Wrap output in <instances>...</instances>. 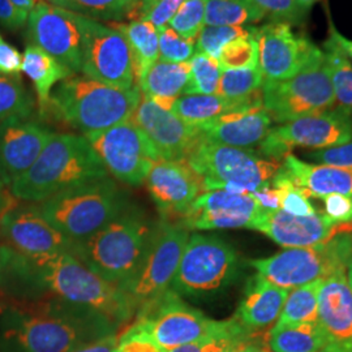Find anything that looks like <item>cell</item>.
Wrapping results in <instances>:
<instances>
[{"label":"cell","mask_w":352,"mask_h":352,"mask_svg":"<svg viewBox=\"0 0 352 352\" xmlns=\"http://www.w3.org/2000/svg\"><path fill=\"white\" fill-rule=\"evenodd\" d=\"M186 162L200 176L205 190L252 193L270 187L280 164L252 149L231 148L200 139Z\"/></svg>","instance_id":"cell-8"},{"label":"cell","mask_w":352,"mask_h":352,"mask_svg":"<svg viewBox=\"0 0 352 352\" xmlns=\"http://www.w3.org/2000/svg\"><path fill=\"white\" fill-rule=\"evenodd\" d=\"M23 55L0 34V75L20 78Z\"/></svg>","instance_id":"cell-48"},{"label":"cell","mask_w":352,"mask_h":352,"mask_svg":"<svg viewBox=\"0 0 352 352\" xmlns=\"http://www.w3.org/2000/svg\"><path fill=\"white\" fill-rule=\"evenodd\" d=\"M126 197L109 176L67 189L38 204L45 219L72 243L87 239L126 210Z\"/></svg>","instance_id":"cell-7"},{"label":"cell","mask_w":352,"mask_h":352,"mask_svg":"<svg viewBox=\"0 0 352 352\" xmlns=\"http://www.w3.org/2000/svg\"><path fill=\"white\" fill-rule=\"evenodd\" d=\"M84 136L107 173L126 186L145 183L153 164L161 161L149 139L131 120Z\"/></svg>","instance_id":"cell-13"},{"label":"cell","mask_w":352,"mask_h":352,"mask_svg":"<svg viewBox=\"0 0 352 352\" xmlns=\"http://www.w3.org/2000/svg\"><path fill=\"white\" fill-rule=\"evenodd\" d=\"M252 230L263 232L280 247L305 248L324 243L340 234L352 232V222L338 223L325 213L299 217L283 210H263Z\"/></svg>","instance_id":"cell-21"},{"label":"cell","mask_w":352,"mask_h":352,"mask_svg":"<svg viewBox=\"0 0 352 352\" xmlns=\"http://www.w3.org/2000/svg\"><path fill=\"white\" fill-rule=\"evenodd\" d=\"M155 226L141 214L124 210L91 236L74 243L71 253L97 276L119 287L139 269Z\"/></svg>","instance_id":"cell-4"},{"label":"cell","mask_w":352,"mask_h":352,"mask_svg":"<svg viewBox=\"0 0 352 352\" xmlns=\"http://www.w3.org/2000/svg\"><path fill=\"white\" fill-rule=\"evenodd\" d=\"M351 260L352 232H349L312 247L289 248L272 257L253 260L251 265L272 285L291 289L346 272Z\"/></svg>","instance_id":"cell-9"},{"label":"cell","mask_w":352,"mask_h":352,"mask_svg":"<svg viewBox=\"0 0 352 352\" xmlns=\"http://www.w3.org/2000/svg\"><path fill=\"white\" fill-rule=\"evenodd\" d=\"M28 17L19 12L11 0H0V25L8 30H17L25 25Z\"/></svg>","instance_id":"cell-51"},{"label":"cell","mask_w":352,"mask_h":352,"mask_svg":"<svg viewBox=\"0 0 352 352\" xmlns=\"http://www.w3.org/2000/svg\"><path fill=\"white\" fill-rule=\"evenodd\" d=\"M253 33L258 45V68L264 84L296 75L318 49L308 38L295 33L289 23L272 21L254 28Z\"/></svg>","instance_id":"cell-17"},{"label":"cell","mask_w":352,"mask_h":352,"mask_svg":"<svg viewBox=\"0 0 352 352\" xmlns=\"http://www.w3.org/2000/svg\"><path fill=\"white\" fill-rule=\"evenodd\" d=\"M317 1H320V0H296L299 7L307 13L309 12V10L315 6V3H317Z\"/></svg>","instance_id":"cell-57"},{"label":"cell","mask_w":352,"mask_h":352,"mask_svg":"<svg viewBox=\"0 0 352 352\" xmlns=\"http://www.w3.org/2000/svg\"><path fill=\"white\" fill-rule=\"evenodd\" d=\"M260 104H264L263 90L244 100H228L218 94H188L179 97L171 111L184 123L200 128L225 113Z\"/></svg>","instance_id":"cell-28"},{"label":"cell","mask_w":352,"mask_h":352,"mask_svg":"<svg viewBox=\"0 0 352 352\" xmlns=\"http://www.w3.org/2000/svg\"><path fill=\"white\" fill-rule=\"evenodd\" d=\"M283 166L294 182L309 197L322 199L329 195L352 197V171L327 164L304 162L294 154H286Z\"/></svg>","instance_id":"cell-27"},{"label":"cell","mask_w":352,"mask_h":352,"mask_svg":"<svg viewBox=\"0 0 352 352\" xmlns=\"http://www.w3.org/2000/svg\"><path fill=\"white\" fill-rule=\"evenodd\" d=\"M351 140V115L340 109H333L327 113L304 116L272 128L266 139L260 144V153L267 158L279 161V158H283L296 146L320 151L346 144Z\"/></svg>","instance_id":"cell-14"},{"label":"cell","mask_w":352,"mask_h":352,"mask_svg":"<svg viewBox=\"0 0 352 352\" xmlns=\"http://www.w3.org/2000/svg\"><path fill=\"white\" fill-rule=\"evenodd\" d=\"M264 78L257 67L222 69L217 94L228 100H244L263 90Z\"/></svg>","instance_id":"cell-36"},{"label":"cell","mask_w":352,"mask_h":352,"mask_svg":"<svg viewBox=\"0 0 352 352\" xmlns=\"http://www.w3.org/2000/svg\"><path fill=\"white\" fill-rule=\"evenodd\" d=\"M208 0H186L168 26L180 37L195 41L205 26V11Z\"/></svg>","instance_id":"cell-43"},{"label":"cell","mask_w":352,"mask_h":352,"mask_svg":"<svg viewBox=\"0 0 352 352\" xmlns=\"http://www.w3.org/2000/svg\"><path fill=\"white\" fill-rule=\"evenodd\" d=\"M266 14L253 0H208L205 25L244 26L263 21Z\"/></svg>","instance_id":"cell-34"},{"label":"cell","mask_w":352,"mask_h":352,"mask_svg":"<svg viewBox=\"0 0 352 352\" xmlns=\"http://www.w3.org/2000/svg\"><path fill=\"white\" fill-rule=\"evenodd\" d=\"M189 80L183 96L217 94L222 68L217 59L201 52H195L189 59Z\"/></svg>","instance_id":"cell-39"},{"label":"cell","mask_w":352,"mask_h":352,"mask_svg":"<svg viewBox=\"0 0 352 352\" xmlns=\"http://www.w3.org/2000/svg\"><path fill=\"white\" fill-rule=\"evenodd\" d=\"M145 184L158 210L166 215L183 214L201 195V179L184 161L161 160L153 164Z\"/></svg>","instance_id":"cell-23"},{"label":"cell","mask_w":352,"mask_h":352,"mask_svg":"<svg viewBox=\"0 0 352 352\" xmlns=\"http://www.w3.org/2000/svg\"><path fill=\"white\" fill-rule=\"evenodd\" d=\"M325 204V212L338 223L352 222V197L343 195H329L321 199Z\"/></svg>","instance_id":"cell-49"},{"label":"cell","mask_w":352,"mask_h":352,"mask_svg":"<svg viewBox=\"0 0 352 352\" xmlns=\"http://www.w3.org/2000/svg\"><path fill=\"white\" fill-rule=\"evenodd\" d=\"M34 109L21 78L0 75V123L11 118H28Z\"/></svg>","instance_id":"cell-40"},{"label":"cell","mask_w":352,"mask_h":352,"mask_svg":"<svg viewBox=\"0 0 352 352\" xmlns=\"http://www.w3.org/2000/svg\"><path fill=\"white\" fill-rule=\"evenodd\" d=\"M189 63H170L157 60L138 82L142 97L161 109L171 111L174 103L187 88Z\"/></svg>","instance_id":"cell-29"},{"label":"cell","mask_w":352,"mask_h":352,"mask_svg":"<svg viewBox=\"0 0 352 352\" xmlns=\"http://www.w3.org/2000/svg\"><path fill=\"white\" fill-rule=\"evenodd\" d=\"M273 21L300 25L308 13L299 7L296 0H253Z\"/></svg>","instance_id":"cell-45"},{"label":"cell","mask_w":352,"mask_h":352,"mask_svg":"<svg viewBox=\"0 0 352 352\" xmlns=\"http://www.w3.org/2000/svg\"><path fill=\"white\" fill-rule=\"evenodd\" d=\"M54 136L47 126L28 118L0 123V171L6 186L25 174Z\"/></svg>","instance_id":"cell-22"},{"label":"cell","mask_w":352,"mask_h":352,"mask_svg":"<svg viewBox=\"0 0 352 352\" xmlns=\"http://www.w3.org/2000/svg\"><path fill=\"white\" fill-rule=\"evenodd\" d=\"M289 294V289L274 286L257 274L248 283L234 318L250 334L269 329L277 322Z\"/></svg>","instance_id":"cell-26"},{"label":"cell","mask_w":352,"mask_h":352,"mask_svg":"<svg viewBox=\"0 0 352 352\" xmlns=\"http://www.w3.org/2000/svg\"><path fill=\"white\" fill-rule=\"evenodd\" d=\"M21 72L32 81L37 94L38 106L42 111H47L49 109L52 88L58 82L74 76L71 69L33 43L26 46Z\"/></svg>","instance_id":"cell-30"},{"label":"cell","mask_w":352,"mask_h":352,"mask_svg":"<svg viewBox=\"0 0 352 352\" xmlns=\"http://www.w3.org/2000/svg\"><path fill=\"white\" fill-rule=\"evenodd\" d=\"M81 72L109 87L133 88L132 55L124 36L109 25L84 17Z\"/></svg>","instance_id":"cell-15"},{"label":"cell","mask_w":352,"mask_h":352,"mask_svg":"<svg viewBox=\"0 0 352 352\" xmlns=\"http://www.w3.org/2000/svg\"><path fill=\"white\" fill-rule=\"evenodd\" d=\"M161 60L170 63H187L195 55V41L180 37L168 25L158 29Z\"/></svg>","instance_id":"cell-44"},{"label":"cell","mask_w":352,"mask_h":352,"mask_svg":"<svg viewBox=\"0 0 352 352\" xmlns=\"http://www.w3.org/2000/svg\"><path fill=\"white\" fill-rule=\"evenodd\" d=\"M29 38L74 74L81 71L84 16L38 1L28 17Z\"/></svg>","instance_id":"cell-16"},{"label":"cell","mask_w":352,"mask_h":352,"mask_svg":"<svg viewBox=\"0 0 352 352\" xmlns=\"http://www.w3.org/2000/svg\"><path fill=\"white\" fill-rule=\"evenodd\" d=\"M119 337H120V333L111 334V336L103 337L101 340L81 344L69 352H115L119 343Z\"/></svg>","instance_id":"cell-52"},{"label":"cell","mask_w":352,"mask_h":352,"mask_svg":"<svg viewBox=\"0 0 352 352\" xmlns=\"http://www.w3.org/2000/svg\"><path fill=\"white\" fill-rule=\"evenodd\" d=\"M347 280H349V285L352 289V260L350 261V264L347 266Z\"/></svg>","instance_id":"cell-59"},{"label":"cell","mask_w":352,"mask_h":352,"mask_svg":"<svg viewBox=\"0 0 352 352\" xmlns=\"http://www.w3.org/2000/svg\"><path fill=\"white\" fill-rule=\"evenodd\" d=\"M273 189H276L280 209L286 213L299 217H307L316 214L315 206L309 201V196L300 188L289 175L285 166H280L276 175L272 179Z\"/></svg>","instance_id":"cell-38"},{"label":"cell","mask_w":352,"mask_h":352,"mask_svg":"<svg viewBox=\"0 0 352 352\" xmlns=\"http://www.w3.org/2000/svg\"><path fill=\"white\" fill-rule=\"evenodd\" d=\"M263 103L273 122L282 124L333 110L336 96L324 51L317 49L296 75L263 84Z\"/></svg>","instance_id":"cell-10"},{"label":"cell","mask_w":352,"mask_h":352,"mask_svg":"<svg viewBox=\"0 0 352 352\" xmlns=\"http://www.w3.org/2000/svg\"><path fill=\"white\" fill-rule=\"evenodd\" d=\"M109 26L120 32L126 38L132 55L135 80L139 82L151 65L160 59L157 28L145 20L129 23L109 21Z\"/></svg>","instance_id":"cell-31"},{"label":"cell","mask_w":352,"mask_h":352,"mask_svg":"<svg viewBox=\"0 0 352 352\" xmlns=\"http://www.w3.org/2000/svg\"><path fill=\"white\" fill-rule=\"evenodd\" d=\"M47 3L91 20L119 21L126 16L132 0H47Z\"/></svg>","instance_id":"cell-37"},{"label":"cell","mask_w":352,"mask_h":352,"mask_svg":"<svg viewBox=\"0 0 352 352\" xmlns=\"http://www.w3.org/2000/svg\"><path fill=\"white\" fill-rule=\"evenodd\" d=\"M141 98L138 85L113 88L87 76H71L51 93L49 109L65 124L89 135L129 120Z\"/></svg>","instance_id":"cell-5"},{"label":"cell","mask_w":352,"mask_h":352,"mask_svg":"<svg viewBox=\"0 0 352 352\" xmlns=\"http://www.w3.org/2000/svg\"><path fill=\"white\" fill-rule=\"evenodd\" d=\"M4 187H0V215L4 212L6 209V200H4V193H3Z\"/></svg>","instance_id":"cell-58"},{"label":"cell","mask_w":352,"mask_h":352,"mask_svg":"<svg viewBox=\"0 0 352 352\" xmlns=\"http://www.w3.org/2000/svg\"><path fill=\"white\" fill-rule=\"evenodd\" d=\"M308 158H312L318 164L334 166L352 171V140L342 145L312 151L308 154Z\"/></svg>","instance_id":"cell-47"},{"label":"cell","mask_w":352,"mask_h":352,"mask_svg":"<svg viewBox=\"0 0 352 352\" xmlns=\"http://www.w3.org/2000/svg\"><path fill=\"white\" fill-rule=\"evenodd\" d=\"M251 334H222L197 340L166 352H225L251 342Z\"/></svg>","instance_id":"cell-46"},{"label":"cell","mask_w":352,"mask_h":352,"mask_svg":"<svg viewBox=\"0 0 352 352\" xmlns=\"http://www.w3.org/2000/svg\"><path fill=\"white\" fill-rule=\"evenodd\" d=\"M251 196L253 197V200L257 202V205L265 212H274V210L280 209L279 197H278L276 189L266 187V188L252 192Z\"/></svg>","instance_id":"cell-53"},{"label":"cell","mask_w":352,"mask_h":352,"mask_svg":"<svg viewBox=\"0 0 352 352\" xmlns=\"http://www.w3.org/2000/svg\"><path fill=\"white\" fill-rule=\"evenodd\" d=\"M139 126L164 161H184L201 139V131L179 119L154 102L142 97L136 111L129 119Z\"/></svg>","instance_id":"cell-20"},{"label":"cell","mask_w":352,"mask_h":352,"mask_svg":"<svg viewBox=\"0 0 352 352\" xmlns=\"http://www.w3.org/2000/svg\"><path fill=\"white\" fill-rule=\"evenodd\" d=\"M0 234L6 244L28 257H46L72 250V241L51 226L37 205L4 209L0 215Z\"/></svg>","instance_id":"cell-18"},{"label":"cell","mask_w":352,"mask_h":352,"mask_svg":"<svg viewBox=\"0 0 352 352\" xmlns=\"http://www.w3.org/2000/svg\"><path fill=\"white\" fill-rule=\"evenodd\" d=\"M252 28L251 36L238 38L227 43L219 55V65L222 69L248 68L258 65V45Z\"/></svg>","instance_id":"cell-42"},{"label":"cell","mask_w":352,"mask_h":352,"mask_svg":"<svg viewBox=\"0 0 352 352\" xmlns=\"http://www.w3.org/2000/svg\"><path fill=\"white\" fill-rule=\"evenodd\" d=\"M4 338L20 352H69L119 333L107 317L59 299H42L6 314Z\"/></svg>","instance_id":"cell-2"},{"label":"cell","mask_w":352,"mask_h":352,"mask_svg":"<svg viewBox=\"0 0 352 352\" xmlns=\"http://www.w3.org/2000/svg\"><path fill=\"white\" fill-rule=\"evenodd\" d=\"M238 272L239 257L228 243L212 235L192 234L171 289L179 296L204 298L227 287Z\"/></svg>","instance_id":"cell-11"},{"label":"cell","mask_w":352,"mask_h":352,"mask_svg":"<svg viewBox=\"0 0 352 352\" xmlns=\"http://www.w3.org/2000/svg\"><path fill=\"white\" fill-rule=\"evenodd\" d=\"M251 34L252 28L245 26L205 25L196 38V52H201L218 60L227 43Z\"/></svg>","instance_id":"cell-41"},{"label":"cell","mask_w":352,"mask_h":352,"mask_svg":"<svg viewBox=\"0 0 352 352\" xmlns=\"http://www.w3.org/2000/svg\"><path fill=\"white\" fill-rule=\"evenodd\" d=\"M11 1L19 12L24 14L25 17H29V13L33 11V8L41 0H11Z\"/></svg>","instance_id":"cell-55"},{"label":"cell","mask_w":352,"mask_h":352,"mask_svg":"<svg viewBox=\"0 0 352 352\" xmlns=\"http://www.w3.org/2000/svg\"><path fill=\"white\" fill-rule=\"evenodd\" d=\"M273 119L264 104L227 113L200 126L201 138L231 148L251 149L260 146L272 131Z\"/></svg>","instance_id":"cell-25"},{"label":"cell","mask_w":352,"mask_h":352,"mask_svg":"<svg viewBox=\"0 0 352 352\" xmlns=\"http://www.w3.org/2000/svg\"><path fill=\"white\" fill-rule=\"evenodd\" d=\"M124 331L151 340L164 352L215 336L250 334L234 317L212 320L183 302L171 289L139 309Z\"/></svg>","instance_id":"cell-6"},{"label":"cell","mask_w":352,"mask_h":352,"mask_svg":"<svg viewBox=\"0 0 352 352\" xmlns=\"http://www.w3.org/2000/svg\"><path fill=\"white\" fill-rule=\"evenodd\" d=\"M327 72L336 96V107L352 113V64L347 54L330 37L324 45Z\"/></svg>","instance_id":"cell-33"},{"label":"cell","mask_w":352,"mask_h":352,"mask_svg":"<svg viewBox=\"0 0 352 352\" xmlns=\"http://www.w3.org/2000/svg\"><path fill=\"white\" fill-rule=\"evenodd\" d=\"M109 176L82 135L54 133L37 161L10 186L16 199L42 202L67 189Z\"/></svg>","instance_id":"cell-3"},{"label":"cell","mask_w":352,"mask_h":352,"mask_svg":"<svg viewBox=\"0 0 352 352\" xmlns=\"http://www.w3.org/2000/svg\"><path fill=\"white\" fill-rule=\"evenodd\" d=\"M329 24H330V37L333 38L340 45V49L347 54L349 58H352V41L338 33L331 21Z\"/></svg>","instance_id":"cell-54"},{"label":"cell","mask_w":352,"mask_h":352,"mask_svg":"<svg viewBox=\"0 0 352 352\" xmlns=\"http://www.w3.org/2000/svg\"><path fill=\"white\" fill-rule=\"evenodd\" d=\"M263 209L251 193H231L227 190H206L199 195L183 214L182 225L190 230L252 228Z\"/></svg>","instance_id":"cell-19"},{"label":"cell","mask_w":352,"mask_h":352,"mask_svg":"<svg viewBox=\"0 0 352 352\" xmlns=\"http://www.w3.org/2000/svg\"><path fill=\"white\" fill-rule=\"evenodd\" d=\"M272 352H325L327 340L318 322L272 327L266 336Z\"/></svg>","instance_id":"cell-32"},{"label":"cell","mask_w":352,"mask_h":352,"mask_svg":"<svg viewBox=\"0 0 352 352\" xmlns=\"http://www.w3.org/2000/svg\"><path fill=\"white\" fill-rule=\"evenodd\" d=\"M0 187H6V183H4L3 175H1V171H0Z\"/></svg>","instance_id":"cell-60"},{"label":"cell","mask_w":352,"mask_h":352,"mask_svg":"<svg viewBox=\"0 0 352 352\" xmlns=\"http://www.w3.org/2000/svg\"><path fill=\"white\" fill-rule=\"evenodd\" d=\"M188 239L189 230L182 223L162 221L155 226L151 245L139 269L119 286L136 314L171 289Z\"/></svg>","instance_id":"cell-12"},{"label":"cell","mask_w":352,"mask_h":352,"mask_svg":"<svg viewBox=\"0 0 352 352\" xmlns=\"http://www.w3.org/2000/svg\"><path fill=\"white\" fill-rule=\"evenodd\" d=\"M318 325L327 337L325 352H352V289L346 272L324 279L318 292Z\"/></svg>","instance_id":"cell-24"},{"label":"cell","mask_w":352,"mask_h":352,"mask_svg":"<svg viewBox=\"0 0 352 352\" xmlns=\"http://www.w3.org/2000/svg\"><path fill=\"white\" fill-rule=\"evenodd\" d=\"M115 352H164L144 337L136 334H129L126 331L120 333L119 343Z\"/></svg>","instance_id":"cell-50"},{"label":"cell","mask_w":352,"mask_h":352,"mask_svg":"<svg viewBox=\"0 0 352 352\" xmlns=\"http://www.w3.org/2000/svg\"><path fill=\"white\" fill-rule=\"evenodd\" d=\"M0 289L14 299H59L87 307L120 327L136 311L118 286L91 272L69 252L28 257L0 245Z\"/></svg>","instance_id":"cell-1"},{"label":"cell","mask_w":352,"mask_h":352,"mask_svg":"<svg viewBox=\"0 0 352 352\" xmlns=\"http://www.w3.org/2000/svg\"><path fill=\"white\" fill-rule=\"evenodd\" d=\"M225 352H265L263 349L252 344L251 342H247V343H243L238 347H234L231 350H227Z\"/></svg>","instance_id":"cell-56"},{"label":"cell","mask_w":352,"mask_h":352,"mask_svg":"<svg viewBox=\"0 0 352 352\" xmlns=\"http://www.w3.org/2000/svg\"><path fill=\"white\" fill-rule=\"evenodd\" d=\"M324 279H317L289 294L274 327L318 322V292Z\"/></svg>","instance_id":"cell-35"}]
</instances>
